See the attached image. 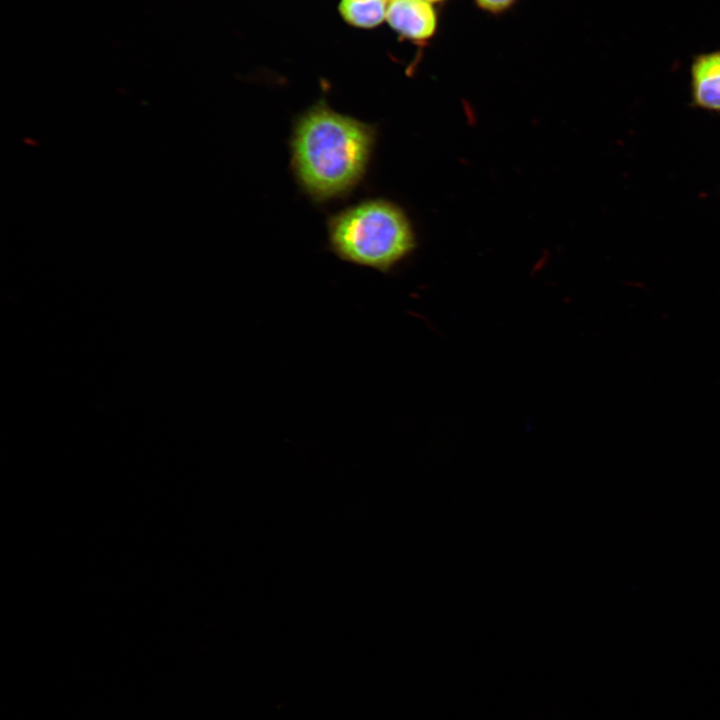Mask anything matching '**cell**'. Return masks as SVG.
<instances>
[{
	"label": "cell",
	"instance_id": "7a4b0ae2",
	"mask_svg": "<svg viewBox=\"0 0 720 720\" xmlns=\"http://www.w3.org/2000/svg\"><path fill=\"white\" fill-rule=\"evenodd\" d=\"M329 243L340 259L388 272L415 246L406 215L385 200L349 207L329 222Z\"/></svg>",
	"mask_w": 720,
	"mask_h": 720
},
{
	"label": "cell",
	"instance_id": "3957f363",
	"mask_svg": "<svg viewBox=\"0 0 720 720\" xmlns=\"http://www.w3.org/2000/svg\"><path fill=\"white\" fill-rule=\"evenodd\" d=\"M387 20L400 34L414 40L430 37L436 27V15L426 0H390Z\"/></svg>",
	"mask_w": 720,
	"mask_h": 720
},
{
	"label": "cell",
	"instance_id": "52a82bcc",
	"mask_svg": "<svg viewBox=\"0 0 720 720\" xmlns=\"http://www.w3.org/2000/svg\"><path fill=\"white\" fill-rule=\"evenodd\" d=\"M426 1H428V2H432V1H439V0H426Z\"/></svg>",
	"mask_w": 720,
	"mask_h": 720
},
{
	"label": "cell",
	"instance_id": "277c9868",
	"mask_svg": "<svg viewBox=\"0 0 720 720\" xmlns=\"http://www.w3.org/2000/svg\"><path fill=\"white\" fill-rule=\"evenodd\" d=\"M693 97L697 105L720 110V53L699 56L692 66Z\"/></svg>",
	"mask_w": 720,
	"mask_h": 720
},
{
	"label": "cell",
	"instance_id": "5b68a950",
	"mask_svg": "<svg viewBox=\"0 0 720 720\" xmlns=\"http://www.w3.org/2000/svg\"><path fill=\"white\" fill-rule=\"evenodd\" d=\"M390 0H342L340 12L350 24L372 27L386 17Z\"/></svg>",
	"mask_w": 720,
	"mask_h": 720
},
{
	"label": "cell",
	"instance_id": "6da1fadb",
	"mask_svg": "<svg viewBox=\"0 0 720 720\" xmlns=\"http://www.w3.org/2000/svg\"><path fill=\"white\" fill-rule=\"evenodd\" d=\"M374 136L369 125L325 103L314 105L298 119L291 142L299 183L317 200L350 191L365 172Z\"/></svg>",
	"mask_w": 720,
	"mask_h": 720
},
{
	"label": "cell",
	"instance_id": "8992f818",
	"mask_svg": "<svg viewBox=\"0 0 720 720\" xmlns=\"http://www.w3.org/2000/svg\"><path fill=\"white\" fill-rule=\"evenodd\" d=\"M482 8L498 12L508 8L515 0H476Z\"/></svg>",
	"mask_w": 720,
	"mask_h": 720
}]
</instances>
